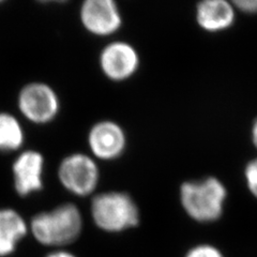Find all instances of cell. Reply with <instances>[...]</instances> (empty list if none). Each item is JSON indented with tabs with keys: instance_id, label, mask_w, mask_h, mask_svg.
Masks as SVG:
<instances>
[{
	"instance_id": "cell-8",
	"label": "cell",
	"mask_w": 257,
	"mask_h": 257,
	"mask_svg": "<svg viewBox=\"0 0 257 257\" xmlns=\"http://www.w3.org/2000/svg\"><path fill=\"white\" fill-rule=\"evenodd\" d=\"M80 25L96 38H110L121 30L123 15L114 0H85L78 11Z\"/></svg>"
},
{
	"instance_id": "cell-7",
	"label": "cell",
	"mask_w": 257,
	"mask_h": 257,
	"mask_svg": "<svg viewBox=\"0 0 257 257\" xmlns=\"http://www.w3.org/2000/svg\"><path fill=\"white\" fill-rule=\"evenodd\" d=\"M89 155L98 162H112L121 158L127 148L124 127L111 119L94 122L87 133Z\"/></svg>"
},
{
	"instance_id": "cell-1",
	"label": "cell",
	"mask_w": 257,
	"mask_h": 257,
	"mask_svg": "<svg viewBox=\"0 0 257 257\" xmlns=\"http://www.w3.org/2000/svg\"><path fill=\"white\" fill-rule=\"evenodd\" d=\"M83 213L74 203H62L38 212L28 222L29 232L45 246L63 247L78 239L83 231Z\"/></svg>"
},
{
	"instance_id": "cell-4",
	"label": "cell",
	"mask_w": 257,
	"mask_h": 257,
	"mask_svg": "<svg viewBox=\"0 0 257 257\" xmlns=\"http://www.w3.org/2000/svg\"><path fill=\"white\" fill-rule=\"evenodd\" d=\"M57 179L71 195L92 197L101 179L99 162L86 152H72L59 162Z\"/></svg>"
},
{
	"instance_id": "cell-16",
	"label": "cell",
	"mask_w": 257,
	"mask_h": 257,
	"mask_svg": "<svg viewBox=\"0 0 257 257\" xmlns=\"http://www.w3.org/2000/svg\"><path fill=\"white\" fill-rule=\"evenodd\" d=\"M45 257H77V256L66 250H55L50 254H47Z\"/></svg>"
},
{
	"instance_id": "cell-15",
	"label": "cell",
	"mask_w": 257,
	"mask_h": 257,
	"mask_svg": "<svg viewBox=\"0 0 257 257\" xmlns=\"http://www.w3.org/2000/svg\"><path fill=\"white\" fill-rule=\"evenodd\" d=\"M235 6L245 13H257V0H241L235 2Z\"/></svg>"
},
{
	"instance_id": "cell-9",
	"label": "cell",
	"mask_w": 257,
	"mask_h": 257,
	"mask_svg": "<svg viewBox=\"0 0 257 257\" xmlns=\"http://www.w3.org/2000/svg\"><path fill=\"white\" fill-rule=\"evenodd\" d=\"M13 189L20 197H29L44 189L45 158L42 152L26 149L12 163Z\"/></svg>"
},
{
	"instance_id": "cell-18",
	"label": "cell",
	"mask_w": 257,
	"mask_h": 257,
	"mask_svg": "<svg viewBox=\"0 0 257 257\" xmlns=\"http://www.w3.org/2000/svg\"><path fill=\"white\" fill-rule=\"evenodd\" d=\"M0 4H2V2H0Z\"/></svg>"
},
{
	"instance_id": "cell-6",
	"label": "cell",
	"mask_w": 257,
	"mask_h": 257,
	"mask_svg": "<svg viewBox=\"0 0 257 257\" xmlns=\"http://www.w3.org/2000/svg\"><path fill=\"white\" fill-rule=\"evenodd\" d=\"M98 63L104 77L112 83H123L138 74L141 56L132 43L112 40L102 47Z\"/></svg>"
},
{
	"instance_id": "cell-17",
	"label": "cell",
	"mask_w": 257,
	"mask_h": 257,
	"mask_svg": "<svg viewBox=\"0 0 257 257\" xmlns=\"http://www.w3.org/2000/svg\"><path fill=\"white\" fill-rule=\"evenodd\" d=\"M252 140H253L255 147L257 148V119H256V121L254 122V125L252 127Z\"/></svg>"
},
{
	"instance_id": "cell-3",
	"label": "cell",
	"mask_w": 257,
	"mask_h": 257,
	"mask_svg": "<svg viewBox=\"0 0 257 257\" xmlns=\"http://www.w3.org/2000/svg\"><path fill=\"white\" fill-rule=\"evenodd\" d=\"M183 210L196 222L210 223L221 218L226 199V189L213 177L183 182L180 187Z\"/></svg>"
},
{
	"instance_id": "cell-14",
	"label": "cell",
	"mask_w": 257,
	"mask_h": 257,
	"mask_svg": "<svg viewBox=\"0 0 257 257\" xmlns=\"http://www.w3.org/2000/svg\"><path fill=\"white\" fill-rule=\"evenodd\" d=\"M245 180L248 190L257 198V159L251 161L244 171Z\"/></svg>"
},
{
	"instance_id": "cell-2",
	"label": "cell",
	"mask_w": 257,
	"mask_h": 257,
	"mask_svg": "<svg viewBox=\"0 0 257 257\" xmlns=\"http://www.w3.org/2000/svg\"><path fill=\"white\" fill-rule=\"evenodd\" d=\"M90 216L96 227L109 234L135 228L141 223L138 203L120 190L96 192L90 199Z\"/></svg>"
},
{
	"instance_id": "cell-11",
	"label": "cell",
	"mask_w": 257,
	"mask_h": 257,
	"mask_svg": "<svg viewBox=\"0 0 257 257\" xmlns=\"http://www.w3.org/2000/svg\"><path fill=\"white\" fill-rule=\"evenodd\" d=\"M198 25L209 32H218L230 27L235 20L234 9L223 0H206L196 9Z\"/></svg>"
},
{
	"instance_id": "cell-10",
	"label": "cell",
	"mask_w": 257,
	"mask_h": 257,
	"mask_svg": "<svg viewBox=\"0 0 257 257\" xmlns=\"http://www.w3.org/2000/svg\"><path fill=\"white\" fill-rule=\"evenodd\" d=\"M29 232L28 222L13 208H0V257H9Z\"/></svg>"
},
{
	"instance_id": "cell-5",
	"label": "cell",
	"mask_w": 257,
	"mask_h": 257,
	"mask_svg": "<svg viewBox=\"0 0 257 257\" xmlns=\"http://www.w3.org/2000/svg\"><path fill=\"white\" fill-rule=\"evenodd\" d=\"M16 106L22 117L36 125H46L57 119L61 110L59 94L44 82L24 85L18 94Z\"/></svg>"
},
{
	"instance_id": "cell-12",
	"label": "cell",
	"mask_w": 257,
	"mask_h": 257,
	"mask_svg": "<svg viewBox=\"0 0 257 257\" xmlns=\"http://www.w3.org/2000/svg\"><path fill=\"white\" fill-rule=\"evenodd\" d=\"M25 141L21 120L9 111H0V152H20Z\"/></svg>"
},
{
	"instance_id": "cell-13",
	"label": "cell",
	"mask_w": 257,
	"mask_h": 257,
	"mask_svg": "<svg viewBox=\"0 0 257 257\" xmlns=\"http://www.w3.org/2000/svg\"><path fill=\"white\" fill-rule=\"evenodd\" d=\"M184 257H224V255L218 247L205 243L191 247Z\"/></svg>"
}]
</instances>
